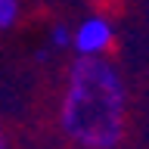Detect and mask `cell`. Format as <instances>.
I'll return each instance as SVG.
<instances>
[{"label":"cell","mask_w":149,"mask_h":149,"mask_svg":"<svg viewBox=\"0 0 149 149\" xmlns=\"http://www.w3.org/2000/svg\"><path fill=\"white\" fill-rule=\"evenodd\" d=\"M62 127L87 149H112L124 127V87L112 65L81 56L72 65L62 102Z\"/></svg>","instance_id":"cell-1"},{"label":"cell","mask_w":149,"mask_h":149,"mask_svg":"<svg viewBox=\"0 0 149 149\" xmlns=\"http://www.w3.org/2000/svg\"><path fill=\"white\" fill-rule=\"evenodd\" d=\"M19 16V0H0V28H9Z\"/></svg>","instance_id":"cell-3"},{"label":"cell","mask_w":149,"mask_h":149,"mask_svg":"<svg viewBox=\"0 0 149 149\" xmlns=\"http://www.w3.org/2000/svg\"><path fill=\"white\" fill-rule=\"evenodd\" d=\"M53 44H56V47H65V44H72V34H68V31H65L62 25H56V28H53Z\"/></svg>","instance_id":"cell-4"},{"label":"cell","mask_w":149,"mask_h":149,"mask_svg":"<svg viewBox=\"0 0 149 149\" xmlns=\"http://www.w3.org/2000/svg\"><path fill=\"white\" fill-rule=\"evenodd\" d=\"M72 44H74V50H78L81 56L106 53V50L112 47V25H109V19H102V16L84 19L81 25H78V31H74Z\"/></svg>","instance_id":"cell-2"},{"label":"cell","mask_w":149,"mask_h":149,"mask_svg":"<svg viewBox=\"0 0 149 149\" xmlns=\"http://www.w3.org/2000/svg\"><path fill=\"white\" fill-rule=\"evenodd\" d=\"M0 149H6V140H3V134H0Z\"/></svg>","instance_id":"cell-5"}]
</instances>
